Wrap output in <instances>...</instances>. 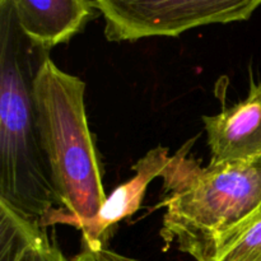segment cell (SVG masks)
<instances>
[{
  "mask_svg": "<svg viewBox=\"0 0 261 261\" xmlns=\"http://www.w3.org/2000/svg\"><path fill=\"white\" fill-rule=\"evenodd\" d=\"M50 50L18 23L10 0H0V201L38 219L61 223L63 212L42 148L35 79Z\"/></svg>",
  "mask_w": 261,
  "mask_h": 261,
  "instance_id": "cell-1",
  "label": "cell"
},
{
  "mask_svg": "<svg viewBox=\"0 0 261 261\" xmlns=\"http://www.w3.org/2000/svg\"><path fill=\"white\" fill-rule=\"evenodd\" d=\"M86 83L43 60L35 79V99L41 140L51 180L63 212L61 224L82 232V245L93 233L107 199L103 168L84 105Z\"/></svg>",
  "mask_w": 261,
  "mask_h": 261,
  "instance_id": "cell-2",
  "label": "cell"
},
{
  "mask_svg": "<svg viewBox=\"0 0 261 261\" xmlns=\"http://www.w3.org/2000/svg\"><path fill=\"white\" fill-rule=\"evenodd\" d=\"M195 139L180 148L161 177L166 206L161 237L196 261H206L219 239L261 203V160L201 168L190 155Z\"/></svg>",
  "mask_w": 261,
  "mask_h": 261,
  "instance_id": "cell-3",
  "label": "cell"
},
{
  "mask_svg": "<svg viewBox=\"0 0 261 261\" xmlns=\"http://www.w3.org/2000/svg\"><path fill=\"white\" fill-rule=\"evenodd\" d=\"M111 42L177 37L208 24L244 22L261 0H94Z\"/></svg>",
  "mask_w": 261,
  "mask_h": 261,
  "instance_id": "cell-4",
  "label": "cell"
},
{
  "mask_svg": "<svg viewBox=\"0 0 261 261\" xmlns=\"http://www.w3.org/2000/svg\"><path fill=\"white\" fill-rule=\"evenodd\" d=\"M170 161L168 148L158 145L140 158L134 166V177L117 186L99 211L94 223L93 233L73 261H135L115 254L109 247L115 227L140 209L148 185L155 177H161Z\"/></svg>",
  "mask_w": 261,
  "mask_h": 261,
  "instance_id": "cell-5",
  "label": "cell"
},
{
  "mask_svg": "<svg viewBox=\"0 0 261 261\" xmlns=\"http://www.w3.org/2000/svg\"><path fill=\"white\" fill-rule=\"evenodd\" d=\"M211 165L261 160V82H251L244 101L214 116H204Z\"/></svg>",
  "mask_w": 261,
  "mask_h": 261,
  "instance_id": "cell-6",
  "label": "cell"
},
{
  "mask_svg": "<svg viewBox=\"0 0 261 261\" xmlns=\"http://www.w3.org/2000/svg\"><path fill=\"white\" fill-rule=\"evenodd\" d=\"M23 32L51 50L66 43L96 15L94 0H10Z\"/></svg>",
  "mask_w": 261,
  "mask_h": 261,
  "instance_id": "cell-7",
  "label": "cell"
},
{
  "mask_svg": "<svg viewBox=\"0 0 261 261\" xmlns=\"http://www.w3.org/2000/svg\"><path fill=\"white\" fill-rule=\"evenodd\" d=\"M38 219L0 201V261H73Z\"/></svg>",
  "mask_w": 261,
  "mask_h": 261,
  "instance_id": "cell-8",
  "label": "cell"
},
{
  "mask_svg": "<svg viewBox=\"0 0 261 261\" xmlns=\"http://www.w3.org/2000/svg\"><path fill=\"white\" fill-rule=\"evenodd\" d=\"M206 261H261V203L217 241Z\"/></svg>",
  "mask_w": 261,
  "mask_h": 261,
  "instance_id": "cell-9",
  "label": "cell"
}]
</instances>
